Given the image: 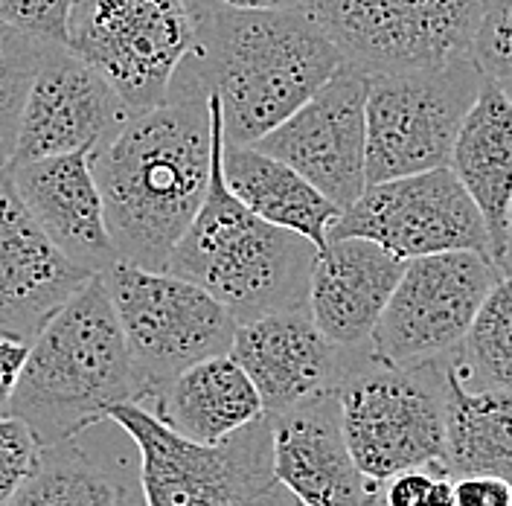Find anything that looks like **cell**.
I'll return each instance as SVG.
<instances>
[{
	"label": "cell",
	"instance_id": "obj_25",
	"mask_svg": "<svg viewBox=\"0 0 512 506\" xmlns=\"http://www.w3.org/2000/svg\"><path fill=\"white\" fill-rule=\"evenodd\" d=\"M451 361L466 384L512 393V271L492 285L466 341L451 352Z\"/></svg>",
	"mask_w": 512,
	"mask_h": 506
},
{
	"label": "cell",
	"instance_id": "obj_2",
	"mask_svg": "<svg viewBox=\"0 0 512 506\" xmlns=\"http://www.w3.org/2000/svg\"><path fill=\"white\" fill-rule=\"evenodd\" d=\"M195 44L175 79L219 99L224 140L248 146L288 120L344 64L306 9H224L187 0Z\"/></svg>",
	"mask_w": 512,
	"mask_h": 506
},
{
	"label": "cell",
	"instance_id": "obj_9",
	"mask_svg": "<svg viewBox=\"0 0 512 506\" xmlns=\"http://www.w3.org/2000/svg\"><path fill=\"white\" fill-rule=\"evenodd\" d=\"M195 44L187 0H73L67 41L99 70L131 114L160 105Z\"/></svg>",
	"mask_w": 512,
	"mask_h": 506
},
{
	"label": "cell",
	"instance_id": "obj_4",
	"mask_svg": "<svg viewBox=\"0 0 512 506\" xmlns=\"http://www.w3.org/2000/svg\"><path fill=\"white\" fill-rule=\"evenodd\" d=\"M123 402H143V390L111 294L94 274L30 341L12 413L38 445H56L105 422Z\"/></svg>",
	"mask_w": 512,
	"mask_h": 506
},
{
	"label": "cell",
	"instance_id": "obj_3",
	"mask_svg": "<svg viewBox=\"0 0 512 506\" xmlns=\"http://www.w3.org/2000/svg\"><path fill=\"white\" fill-rule=\"evenodd\" d=\"M213 172L204 204L175 245L166 271L201 285L236 323L309 306V277L318 248L286 227L259 219L224 181V120L210 94Z\"/></svg>",
	"mask_w": 512,
	"mask_h": 506
},
{
	"label": "cell",
	"instance_id": "obj_29",
	"mask_svg": "<svg viewBox=\"0 0 512 506\" xmlns=\"http://www.w3.org/2000/svg\"><path fill=\"white\" fill-rule=\"evenodd\" d=\"M70 3L73 0H0V21L44 41L64 44Z\"/></svg>",
	"mask_w": 512,
	"mask_h": 506
},
{
	"label": "cell",
	"instance_id": "obj_17",
	"mask_svg": "<svg viewBox=\"0 0 512 506\" xmlns=\"http://www.w3.org/2000/svg\"><path fill=\"white\" fill-rule=\"evenodd\" d=\"M347 352L320 332L309 306L239 323L230 347V355L259 390L268 416L332 390L344 373Z\"/></svg>",
	"mask_w": 512,
	"mask_h": 506
},
{
	"label": "cell",
	"instance_id": "obj_24",
	"mask_svg": "<svg viewBox=\"0 0 512 506\" xmlns=\"http://www.w3.org/2000/svg\"><path fill=\"white\" fill-rule=\"evenodd\" d=\"M6 506H126V495L82 445L64 440L41 445L32 475Z\"/></svg>",
	"mask_w": 512,
	"mask_h": 506
},
{
	"label": "cell",
	"instance_id": "obj_32",
	"mask_svg": "<svg viewBox=\"0 0 512 506\" xmlns=\"http://www.w3.org/2000/svg\"><path fill=\"white\" fill-rule=\"evenodd\" d=\"M27 352H30L27 341H15V338L0 335V416L12 413V396H15V387L21 379Z\"/></svg>",
	"mask_w": 512,
	"mask_h": 506
},
{
	"label": "cell",
	"instance_id": "obj_27",
	"mask_svg": "<svg viewBox=\"0 0 512 506\" xmlns=\"http://www.w3.org/2000/svg\"><path fill=\"white\" fill-rule=\"evenodd\" d=\"M472 62L483 79L512 99V0H489L472 44Z\"/></svg>",
	"mask_w": 512,
	"mask_h": 506
},
{
	"label": "cell",
	"instance_id": "obj_22",
	"mask_svg": "<svg viewBox=\"0 0 512 506\" xmlns=\"http://www.w3.org/2000/svg\"><path fill=\"white\" fill-rule=\"evenodd\" d=\"M224 181L230 192L254 210L259 219L306 236L318 251L329 245V230L341 207L306 181L280 158L256 149L254 143H227L222 149Z\"/></svg>",
	"mask_w": 512,
	"mask_h": 506
},
{
	"label": "cell",
	"instance_id": "obj_19",
	"mask_svg": "<svg viewBox=\"0 0 512 506\" xmlns=\"http://www.w3.org/2000/svg\"><path fill=\"white\" fill-rule=\"evenodd\" d=\"M405 259L373 239H332L315 256L309 277V315L338 347H367L402 280Z\"/></svg>",
	"mask_w": 512,
	"mask_h": 506
},
{
	"label": "cell",
	"instance_id": "obj_34",
	"mask_svg": "<svg viewBox=\"0 0 512 506\" xmlns=\"http://www.w3.org/2000/svg\"><path fill=\"white\" fill-rule=\"evenodd\" d=\"M419 506H454V480L448 475L434 477L431 489L425 492Z\"/></svg>",
	"mask_w": 512,
	"mask_h": 506
},
{
	"label": "cell",
	"instance_id": "obj_15",
	"mask_svg": "<svg viewBox=\"0 0 512 506\" xmlns=\"http://www.w3.org/2000/svg\"><path fill=\"white\" fill-rule=\"evenodd\" d=\"M91 277L41 230L0 166V335L30 344Z\"/></svg>",
	"mask_w": 512,
	"mask_h": 506
},
{
	"label": "cell",
	"instance_id": "obj_35",
	"mask_svg": "<svg viewBox=\"0 0 512 506\" xmlns=\"http://www.w3.org/2000/svg\"><path fill=\"white\" fill-rule=\"evenodd\" d=\"M510 271H512V207H510Z\"/></svg>",
	"mask_w": 512,
	"mask_h": 506
},
{
	"label": "cell",
	"instance_id": "obj_26",
	"mask_svg": "<svg viewBox=\"0 0 512 506\" xmlns=\"http://www.w3.org/2000/svg\"><path fill=\"white\" fill-rule=\"evenodd\" d=\"M59 44L0 21V166L15 158L24 105L35 76Z\"/></svg>",
	"mask_w": 512,
	"mask_h": 506
},
{
	"label": "cell",
	"instance_id": "obj_6",
	"mask_svg": "<svg viewBox=\"0 0 512 506\" xmlns=\"http://www.w3.org/2000/svg\"><path fill=\"white\" fill-rule=\"evenodd\" d=\"M140 451L146 506H300L274 477L268 413L216 445L175 434L143 402L105 413Z\"/></svg>",
	"mask_w": 512,
	"mask_h": 506
},
{
	"label": "cell",
	"instance_id": "obj_12",
	"mask_svg": "<svg viewBox=\"0 0 512 506\" xmlns=\"http://www.w3.org/2000/svg\"><path fill=\"white\" fill-rule=\"evenodd\" d=\"M344 236L373 239L405 262L448 251L492 256L489 227L451 166L367 184L329 230V242Z\"/></svg>",
	"mask_w": 512,
	"mask_h": 506
},
{
	"label": "cell",
	"instance_id": "obj_14",
	"mask_svg": "<svg viewBox=\"0 0 512 506\" xmlns=\"http://www.w3.org/2000/svg\"><path fill=\"white\" fill-rule=\"evenodd\" d=\"M117 88L73 50L59 44L32 82L12 163L53 155H96L131 120Z\"/></svg>",
	"mask_w": 512,
	"mask_h": 506
},
{
	"label": "cell",
	"instance_id": "obj_23",
	"mask_svg": "<svg viewBox=\"0 0 512 506\" xmlns=\"http://www.w3.org/2000/svg\"><path fill=\"white\" fill-rule=\"evenodd\" d=\"M446 475H498L512 483V393L472 387L446 355Z\"/></svg>",
	"mask_w": 512,
	"mask_h": 506
},
{
	"label": "cell",
	"instance_id": "obj_7",
	"mask_svg": "<svg viewBox=\"0 0 512 506\" xmlns=\"http://www.w3.org/2000/svg\"><path fill=\"white\" fill-rule=\"evenodd\" d=\"M102 280L126 335L143 405L187 367L233 347L236 317L201 285L128 259L108 265Z\"/></svg>",
	"mask_w": 512,
	"mask_h": 506
},
{
	"label": "cell",
	"instance_id": "obj_21",
	"mask_svg": "<svg viewBox=\"0 0 512 506\" xmlns=\"http://www.w3.org/2000/svg\"><path fill=\"white\" fill-rule=\"evenodd\" d=\"M152 405L175 434L201 445L222 443L265 416L259 390L230 352L178 373Z\"/></svg>",
	"mask_w": 512,
	"mask_h": 506
},
{
	"label": "cell",
	"instance_id": "obj_16",
	"mask_svg": "<svg viewBox=\"0 0 512 506\" xmlns=\"http://www.w3.org/2000/svg\"><path fill=\"white\" fill-rule=\"evenodd\" d=\"M268 419L274 477L297 504L367 506L382 498V486L364 477L352 457L335 387Z\"/></svg>",
	"mask_w": 512,
	"mask_h": 506
},
{
	"label": "cell",
	"instance_id": "obj_28",
	"mask_svg": "<svg viewBox=\"0 0 512 506\" xmlns=\"http://www.w3.org/2000/svg\"><path fill=\"white\" fill-rule=\"evenodd\" d=\"M38 454L41 445L30 425L15 413L0 416V506L9 504L15 492L24 486V480L38 463Z\"/></svg>",
	"mask_w": 512,
	"mask_h": 506
},
{
	"label": "cell",
	"instance_id": "obj_31",
	"mask_svg": "<svg viewBox=\"0 0 512 506\" xmlns=\"http://www.w3.org/2000/svg\"><path fill=\"white\" fill-rule=\"evenodd\" d=\"M437 475L440 472L434 469H405L399 475L387 477L382 489V506H419Z\"/></svg>",
	"mask_w": 512,
	"mask_h": 506
},
{
	"label": "cell",
	"instance_id": "obj_11",
	"mask_svg": "<svg viewBox=\"0 0 512 506\" xmlns=\"http://www.w3.org/2000/svg\"><path fill=\"white\" fill-rule=\"evenodd\" d=\"M501 277L486 253L448 251L408 259L370 349L393 364L437 361L457 352Z\"/></svg>",
	"mask_w": 512,
	"mask_h": 506
},
{
	"label": "cell",
	"instance_id": "obj_13",
	"mask_svg": "<svg viewBox=\"0 0 512 506\" xmlns=\"http://www.w3.org/2000/svg\"><path fill=\"white\" fill-rule=\"evenodd\" d=\"M367 91L370 73L344 62L318 94L254 146L297 169L347 210L367 190Z\"/></svg>",
	"mask_w": 512,
	"mask_h": 506
},
{
	"label": "cell",
	"instance_id": "obj_36",
	"mask_svg": "<svg viewBox=\"0 0 512 506\" xmlns=\"http://www.w3.org/2000/svg\"><path fill=\"white\" fill-rule=\"evenodd\" d=\"M367 506H382V498H379V501H376V504H367Z\"/></svg>",
	"mask_w": 512,
	"mask_h": 506
},
{
	"label": "cell",
	"instance_id": "obj_30",
	"mask_svg": "<svg viewBox=\"0 0 512 506\" xmlns=\"http://www.w3.org/2000/svg\"><path fill=\"white\" fill-rule=\"evenodd\" d=\"M454 480V506H512V483L498 475H460Z\"/></svg>",
	"mask_w": 512,
	"mask_h": 506
},
{
	"label": "cell",
	"instance_id": "obj_10",
	"mask_svg": "<svg viewBox=\"0 0 512 506\" xmlns=\"http://www.w3.org/2000/svg\"><path fill=\"white\" fill-rule=\"evenodd\" d=\"M489 0H303L344 62L396 73L472 59Z\"/></svg>",
	"mask_w": 512,
	"mask_h": 506
},
{
	"label": "cell",
	"instance_id": "obj_33",
	"mask_svg": "<svg viewBox=\"0 0 512 506\" xmlns=\"http://www.w3.org/2000/svg\"><path fill=\"white\" fill-rule=\"evenodd\" d=\"M224 9H303V0H204Z\"/></svg>",
	"mask_w": 512,
	"mask_h": 506
},
{
	"label": "cell",
	"instance_id": "obj_1",
	"mask_svg": "<svg viewBox=\"0 0 512 506\" xmlns=\"http://www.w3.org/2000/svg\"><path fill=\"white\" fill-rule=\"evenodd\" d=\"M94 172L120 259L166 271L210 187V94L172 79L160 105L134 114L96 152Z\"/></svg>",
	"mask_w": 512,
	"mask_h": 506
},
{
	"label": "cell",
	"instance_id": "obj_18",
	"mask_svg": "<svg viewBox=\"0 0 512 506\" xmlns=\"http://www.w3.org/2000/svg\"><path fill=\"white\" fill-rule=\"evenodd\" d=\"M9 169L32 219L79 268L102 274L120 259L105 219L94 155H53L9 163Z\"/></svg>",
	"mask_w": 512,
	"mask_h": 506
},
{
	"label": "cell",
	"instance_id": "obj_20",
	"mask_svg": "<svg viewBox=\"0 0 512 506\" xmlns=\"http://www.w3.org/2000/svg\"><path fill=\"white\" fill-rule=\"evenodd\" d=\"M451 172L478 204L489 227L492 259L501 274L510 271L512 207V99L483 79L451 152Z\"/></svg>",
	"mask_w": 512,
	"mask_h": 506
},
{
	"label": "cell",
	"instance_id": "obj_8",
	"mask_svg": "<svg viewBox=\"0 0 512 506\" xmlns=\"http://www.w3.org/2000/svg\"><path fill=\"white\" fill-rule=\"evenodd\" d=\"M480 85L483 73L472 59L370 73L367 184L448 166Z\"/></svg>",
	"mask_w": 512,
	"mask_h": 506
},
{
	"label": "cell",
	"instance_id": "obj_5",
	"mask_svg": "<svg viewBox=\"0 0 512 506\" xmlns=\"http://www.w3.org/2000/svg\"><path fill=\"white\" fill-rule=\"evenodd\" d=\"M335 393L364 477L384 486L405 469L446 475V358L393 364L370 344L350 349Z\"/></svg>",
	"mask_w": 512,
	"mask_h": 506
}]
</instances>
